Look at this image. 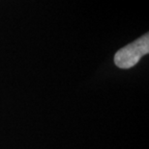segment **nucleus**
Wrapping results in <instances>:
<instances>
[{
    "label": "nucleus",
    "instance_id": "1",
    "mask_svg": "<svg viewBox=\"0 0 149 149\" xmlns=\"http://www.w3.org/2000/svg\"><path fill=\"white\" fill-rule=\"evenodd\" d=\"M149 53V35L145 34L135 42L119 49L114 56V64L120 68L128 69L138 64L142 56Z\"/></svg>",
    "mask_w": 149,
    "mask_h": 149
}]
</instances>
